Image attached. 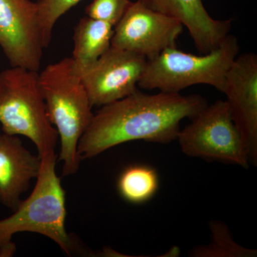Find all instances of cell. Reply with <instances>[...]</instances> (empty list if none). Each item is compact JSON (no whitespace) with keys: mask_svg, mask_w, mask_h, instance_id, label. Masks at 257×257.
I'll return each instance as SVG.
<instances>
[{"mask_svg":"<svg viewBox=\"0 0 257 257\" xmlns=\"http://www.w3.org/2000/svg\"><path fill=\"white\" fill-rule=\"evenodd\" d=\"M0 47L11 67L40 70L45 48L36 2L0 0Z\"/></svg>","mask_w":257,"mask_h":257,"instance_id":"ba28073f","label":"cell"},{"mask_svg":"<svg viewBox=\"0 0 257 257\" xmlns=\"http://www.w3.org/2000/svg\"><path fill=\"white\" fill-rule=\"evenodd\" d=\"M114 27L86 16L74 28L72 59L79 74L89 68L111 47Z\"/></svg>","mask_w":257,"mask_h":257,"instance_id":"4fadbf2b","label":"cell"},{"mask_svg":"<svg viewBox=\"0 0 257 257\" xmlns=\"http://www.w3.org/2000/svg\"><path fill=\"white\" fill-rule=\"evenodd\" d=\"M147 60L143 56L111 46L80 74L92 106H102L138 89Z\"/></svg>","mask_w":257,"mask_h":257,"instance_id":"9c48e42d","label":"cell"},{"mask_svg":"<svg viewBox=\"0 0 257 257\" xmlns=\"http://www.w3.org/2000/svg\"><path fill=\"white\" fill-rule=\"evenodd\" d=\"M41 157L24 147L18 136L0 135V202L14 211L21 202L22 194L30 181L37 178Z\"/></svg>","mask_w":257,"mask_h":257,"instance_id":"7c38bea8","label":"cell"},{"mask_svg":"<svg viewBox=\"0 0 257 257\" xmlns=\"http://www.w3.org/2000/svg\"><path fill=\"white\" fill-rule=\"evenodd\" d=\"M39 82L49 119L60 140L62 174L74 175L81 161L79 142L92 120L93 106L71 57L47 65L39 72Z\"/></svg>","mask_w":257,"mask_h":257,"instance_id":"7a4b0ae2","label":"cell"},{"mask_svg":"<svg viewBox=\"0 0 257 257\" xmlns=\"http://www.w3.org/2000/svg\"><path fill=\"white\" fill-rule=\"evenodd\" d=\"M130 0H93L85 9L89 18L96 19L114 27L130 8Z\"/></svg>","mask_w":257,"mask_h":257,"instance_id":"e0dca14e","label":"cell"},{"mask_svg":"<svg viewBox=\"0 0 257 257\" xmlns=\"http://www.w3.org/2000/svg\"><path fill=\"white\" fill-rule=\"evenodd\" d=\"M82 0H37V14L44 46L50 45L56 23Z\"/></svg>","mask_w":257,"mask_h":257,"instance_id":"2e32d148","label":"cell"},{"mask_svg":"<svg viewBox=\"0 0 257 257\" xmlns=\"http://www.w3.org/2000/svg\"><path fill=\"white\" fill-rule=\"evenodd\" d=\"M159 178L156 171L145 165H133L123 170L118 179L117 189L126 202L142 204L156 194Z\"/></svg>","mask_w":257,"mask_h":257,"instance_id":"5bb4252c","label":"cell"},{"mask_svg":"<svg viewBox=\"0 0 257 257\" xmlns=\"http://www.w3.org/2000/svg\"><path fill=\"white\" fill-rule=\"evenodd\" d=\"M239 45L234 35H228L220 46L202 55L166 49L147 60L138 87L147 90L179 93L196 84H207L222 92L226 74L239 55Z\"/></svg>","mask_w":257,"mask_h":257,"instance_id":"277c9868","label":"cell"},{"mask_svg":"<svg viewBox=\"0 0 257 257\" xmlns=\"http://www.w3.org/2000/svg\"><path fill=\"white\" fill-rule=\"evenodd\" d=\"M183 28L178 20L137 0L114 27L111 46L152 60L166 49L176 47Z\"/></svg>","mask_w":257,"mask_h":257,"instance_id":"52a82bcc","label":"cell"},{"mask_svg":"<svg viewBox=\"0 0 257 257\" xmlns=\"http://www.w3.org/2000/svg\"><path fill=\"white\" fill-rule=\"evenodd\" d=\"M210 242L193 248L189 256L194 257H254L256 249L243 247L234 241L229 227L220 221L209 223Z\"/></svg>","mask_w":257,"mask_h":257,"instance_id":"9a60e30c","label":"cell"},{"mask_svg":"<svg viewBox=\"0 0 257 257\" xmlns=\"http://www.w3.org/2000/svg\"><path fill=\"white\" fill-rule=\"evenodd\" d=\"M207 105L206 99L197 94H147L138 89L101 106L93 114L79 142V158H92L112 147L136 140L170 143L177 140L181 121L192 119Z\"/></svg>","mask_w":257,"mask_h":257,"instance_id":"6da1fadb","label":"cell"},{"mask_svg":"<svg viewBox=\"0 0 257 257\" xmlns=\"http://www.w3.org/2000/svg\"><path fill=\"white\" fill-rule=\"evenodd\" d=\"M0 126L31 140L40 157L55 152L58 133L47 115L39 72L11 67L0 72Z\"/></svg>","mask_w":257,"mask_h":257,"instance_id":"5b68a950","label":"cell"},{"mask_svg":"<svg viewBox=\"0 0 257 257\" xmlns=\"http://www.w3.org/2000/svg\"><path fill=\"white\" fill-rule=\"evenodd\" d=\"M145 6L178 20L188 30L200 53L220 46L231 30V20L211 18L202 0H139Z\"/></svg>","mask_w":257,"mask_h":257,"instance_id":"8fae6325","label":"cell"},{"mask_svg":"<svg viewBox=\"0 0 257 257\" xmlns=\"http://www.w3.org/2000/svg\"><path fill=\"white\" fill-rule=\"evenodd\" d=\"M1 131H2V130H1V126H0V135H1V134H2L1 133Z\"/></svg>","mask_w":257,"mask_h":257,"instance_id":"ac0fdd59","label":"cell"},{"mask_svg":"<svg viewBox=\"0 0 257 257\" xmlns=\"http://www.w3.org/2000/svg\"><path fill=\"white\" fill-rule=\"evenodd\" d=\"M223 93L250 165L257 163V56L239 55L226 74Z\"/></svg>","mask_w":257,"mask_h":257,"instance_id":"30bf717a","label":"cell"},{"mask_svg":"<svg viewBox=\"0 0 257 257\" xmlns=\"http://www.w3.org/2000/svg\"><path fill=\"white\" fill-rule=\"evenodd\" d=\"M179 130L177 140L187 156L248 168L247 154L226 100L207 105Z\"/></svg>","mask_w":257,"mask_h":257,"instance_id":"8992f818","label":"cell"},{"mask_svg":"<svg viewBox=\"0 0 257 257\" xmlns=\"http://www.w3.org/2000/svg\"><path fill=\"white\" fill-rule=\"evenodd\" d=\"M40 157V173L31 194L11 216L0 220V257L14 254L16 247L12 238L20 232L44 235L67 254L73 252L74 243L65 227V192L56 173L57 155L52 152Z\"/></svg>","mask_w":257,"mask_h":257,"instance_id":"3957f363","label":"cell"}]
</instances>
